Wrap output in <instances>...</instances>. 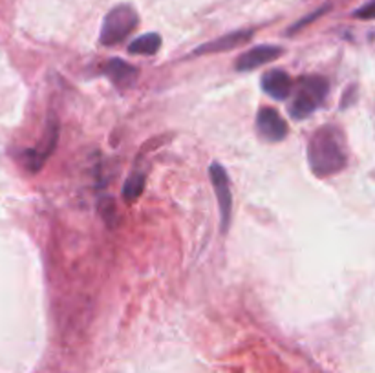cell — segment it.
Here are the masks:
<instances>
[{
    "instance_id": "1",
    "label": "cell",
    "mask_w": 375,
    "mask_h": 373,
    "mask_svg": "<svg viewBox=\"0 0 375 373\" xmlns=\"http://www.w3.org/2000/svg\"><path fill=\"white\" fill-rule=\"evenodd\" d=\"M308 163L319 177L339 174L348 163L344 136L339 128L324 125L311 136L308 143Z\"/></svg>"
},
{
    "instance_id": "2",
    "label": "cell",
    "mask_w": 375,
    "mask_h": 373,
    "mask_svg": "<svg viewBox=\"0 0 375 373\" xmlns=\"http://www.w3.org/2000/svg\"><path fill=\"white\" fill-rule=\"evenodd\" d=\"M328 81L321 75H308L302 77L296 84L293 103L289 106V112L295 119L308 118L315 112L328 95Z\"/></svg>"
},
{
    "instance_id": "3",
    "label": "cell",
    "mask_w": 375,
    "mask_h": 373,
    "mask_svg": "<svg viewBox=\"0 0 375 373\" xmlns=\"http://www.w3.org/2000/svg\"><path fill=\"white\" fill-rule=\"evenodd\" d=\"M139 22V17L132 6L119 4L106 13L101 26L99 40L104 46H115L121 40H125L136 30Z\"/></svg>"
},
{
    "instance_id": "4",
    "label": "cell",
    "mask_w": 375,
    "mask_h": 373,
    "mask_svg": "<svg viewBox=\"0 0 375 373\" xmlns=\"http://www.w3.org/2000/svg\"><path fill=\"white\" fill-rule=\"evenodd\" d=\"M209 176H211L214 194H216L218 207H220V221H222V232H225L231 225V212H232V194L231 185L225 168L220 163H212L209 167Z\"/></svg>"
},
{
    "instance_id": "5",
    "label": "cell",
    "mask_w": 375,
    "mask_h": 373,
    "mask_svg": "<svg viewBox=\"0 0 375 373\" xmlns=\"http://www.w3.org/2000/svg\"><path fill=\"white\" fill-rule=\"evenodd\" d=\"M257 130L264 139L277 143L287 136V123L277 110L264 106L257 113Z\"/></svg>"
},
{
    "instance_id": "6",
    "label": "cell",
    "mask_w": 375,
    "mask_h": 373,
    "mask_svg": "<svg viewBox=\"0 0 375 373\" xmlns=\"http://www.w3.org/2000/svg\"><path fill=\"white\" fill-rule=\"evenodd\" d=\"M280 55H282L280 46L262 45L240 55L234 66H237L238 72H251V70L260 68V66H264V64L278 59Z\"/></svg>"
},
{
    "instance_id": "7",
    "label": "cell",
    "mask_w": 375,
    "mask_h": 373,
    "mask_svg": "<svg viewBox=\"0 0 375 373\" xmlns=\"http://www.w3.org/2000/svg\"><path fill=\"white\" fill-rule=\"evenodd\" d=\"M292 86V79L284 70H267L266 74L262 75V90L277 101L289 97Z\"/></svg>"
},
{
    "instance_id": "8",
    "label": "cell",
    "mask_w": 375,
    "mask_h": 373,
    "mask_svg": "<svg viewBox=\"0 0 375 373\" xmlns=\"http://www.w3.org/2000/svg\"><path fill=\"white\" fill-rule=\"evenodd\" d=\"M253 31L251 30H240L232 31V33L223 35L220 39L211 40L207 45H202L200 48L194 49V55H207V54H220V51H228V49L237 48V46L244 45L247 40L251 39Z\"/></svg>"
},
{
    "instance_id": "9",
    "label": "cell",
    "mask_w": 375,
    "mask_h": 373,
    "mask_svg": "<svg viewBox=\"0 0 375 373\" xmlns=\"http://www.w3.org/2000/svg\"><path fill=\"white\" fill-rule=\"evenodd\" d=\"M104 75L118 86H130L138 79V70L121 59H112L104 64Z\"/></svg>"
},
{
    "instance_id": "10",
    "label": "cell",
    "mask_w": 375,
    "mask_h": 373,
    "mask_svg": "<svg viewBox=\"0 0 375 373\" xmlns=\"http://www.w3.org/2000/svg\"><path fill=\"white\" fill-rule=\"evenodd\" d=\"M161 48V37L159 33H145L132 40L129 46V54L132 55H154Z\"/></svg>"
},
{
    "instance_id": "11",
    "label": "cell",
    "mask_w": 375,
    "mask_h": 373,
    "mask_svg": "<svg viewBox=\"0 0 375 373\" xmlns=\"http://www.w3.org/2000/svg\"><path fill=\"white\" fill-rule=\"evenodd\" d=\"M145 189V174L143 172H132L129 177H127V182L123 185V200L129 203H134L141 196V192Z\"/></svg>"
},
{
    "instance_id": "12",
    "label": "cell",
    "mask_w": 375,
    "mask_h": 373,
    "mask_svg": "<svg viewBox=\"0 0 375 373\" xmlns=\"http://www.w3.org/2000/svg\"><path fill=\"white\" fill-rule=\"evenodd\" d=\"M328 10H330V4H324V6H322V8H319V10H317V11H313L311 15L304 17V19H302V20H298V22H296V24L293 26L292 30H289V33H295V31H298V30H301V28L308 26V24H310V22H313V20H315V19H319V17L324 15V13H326Z\"/></svg>"
},
{
    "instance_id": "13",
    "label": "cell",
    "mask_w": 375,
    "mask_h": 373,
    "mask_svg": "<svg viewBox=\"0 0 375 373\" xmlns=\"http://www.w3.org/2000/svg\"><path fill=\"white\" fill-rule=\"evenodd\" d=\"M374 8H375L374 0H368V2H366L365 8H360V10H357L356 13H353V15L360 17V19L368 20V19H372V17H374Z\"/></svg>"
}]
</instances>
